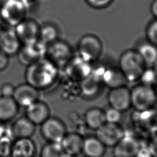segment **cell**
Here are the masks:
<instances>
[{
  "mask_svg": "<svg viewBox=\"0 0 157 157\" xmlns=\"http://www.w3.org/2000/svg\"><path fill=\"white\" fill-rule=\"evenodd\" d=\"M38 97L39 90L26 82L15 87L12 95L18 105L25 107L38 100Z\"/></svg>",
  "mask_w": 157,
  "mask_h": 157,
  "instance_id": "cell-13",
  "label": "cell"
},
{
  "mask_svg": "<svg viewBox=\"0 0 157 157\" xmlns=\"http://www.w3.org/2000/svg\"><path fill=\"white\" fill-rule=\"evenodd\" d=\"M78 85L80 93L83 96L87 98L96 96L103 85L101 78L92 72L79 82Z\"/></svg>",
  "mask_w": 157,
  "mask_h": 157,
  "instance_id": "cell-19",
  "label": "cell"
},
{
  "mask_svg": "<svg viewBox=\"0 0 157 157\" xmlns=\"http://www.w3.org/2000/svg\"><path fill=\"white\" fill-rule=\"evenodd\" d=\"M152 157H157V135L154 136L148 146Z\"/></svg>",
  "mask_w": 157,
  "mask_h": 157,
  "instance_id": "cell-36",
  "label": "cell"
},
{
  "mask_svg": "<svg viewBox=\"0 0 157 157\" xmlns=\"http://www.w3.org/2000/svg\"><path fill=\"white\" fill-rule=\"evenodd\" d=\"M82 152L86 157H102L105 147L96 137H90L83 140Z\"/></svg>",
  "mask_w": 157,
  "mask_h": 157,
  "instance_id": "cell-21",
  "label": "cell"
},
{
  "mask_svg": "<svg viewBox=\"0 0 157 157\" xmlns=\"http://www.w3.org/2000/svg\"><path fill=\"white\" fill-rule=\"evenodd\" d=\"M4 127L1 124V121H0V138L2 137V135L4 133Z\"/></svg>",
  "mask_w": 157,
  "mask_h": 157,
  "instance_id": "cell-39",
  "label": "cell"
},
{
  "mask_svg": "<svg viewBox=\"0 0 157 157\" xmlns=\"http://www.w3.org/2000/svg\"><path fill=\"white\" fill-rule=\"evenodd\" d=\"M146 40L157 47V19L153 18L147 26L145 29Z\"/></svg>",
  "mask_w": 157,
  "mask_h": 157,
  "instance_id": "cell-30",
  "label": "cell"
},
{
  "mask_svg": "<svg viewBox=\"0 0 157 157\" xmlns=\"http://www.w3.org/2000/svg\"><path fill=\"white\" fill-rule=\"evenodd\" d=\"M21 46L14 28H4L0 33V49L10 56L17 55Z\"/></svg>",
  "mask_w": 157,
  "mask_h": 157,
  "instance_id": "cell-14",
  "label": "cell"
},
{
  "mask_svg": "<svg viewBox=\"0 0 157 157\" xmlns=\"http://www.w3.org/2000/svg\"><path fill=\"white\" fill-rule=\"evenodd\" d=\"M60 69L45 58L28 66L25 71L26 82L37 90L46 89L57 80Z\"/></svg>",
  "mask_w": 157,
  "mask_h": 157,
  "instance_id": "cell-1",
  "label": "cell"
},
{
  "mask_svg": "<svg viewBox=\"0 0 157 157\" xmlns=\"http://www.w3.org/2000/svg\"><path fill=\"white\" fill-rule=\"evenodd\" d=\"M12 145L8 139L1 137L0 139V155L2 156H6L8 153H10Z\"/></svg>",
  "mask_w": 157,
  "mask_h": 157,
  "instance_id": "cell-33",
  "label": "cell"
},
{
  "mask_svg": "<svg viewBox=\"0 0 157 157\" xmlns=\"http://www.w3.org/2000/svg\"><path fill=\"white\" fill-rule=\"evenodd\" d=\"M101 82L110 89L126 85L128 83L118 66H105Z\"/></svg>",
  "mask_w": 157,
  "mask_h": 157,
  "instance_id": "cell-16",
  "label": "cell"
},
{
  "mask_svg": "<svg viewBox=\"0 0 157 157\" xmlns=\"http://www.w3.org/2000/svg\"><path fill=\"white\" fill-rule=\"evenodd\" d=\"M92 67L93 64L75 55L62 70L68 79L79 83L91 74Z\"/></svg>",
  "mask_w": 157,
  "mask_h": 157,
  "instance_id": "cell-7",
  "label": "cell"
},
{
  "mask_svg": "<svg viewBox=\"0 0 157 157\" xmlns=\"http://www.w3.org/2000/svg\"><path fill=\"white\" fill-rule=\"evenodd\" d=\"M107 99L110 107L121 112L126 111L131 107V90L127 85L110 89Z\"/></svg>",
  "mask_w": 157,
  "mask_h": 157,
  "instance_id": "cell-12",
  "label": "cell"
},
{
  "mask_svg": "<svg viewBox=\"0 0 157 157\" xmlns=\"http://www.w3.org/2000/svg\"><path fill=\"white\" fill-rule=\"evenodd\" d=\"M41 133L48 142L60 143L67 133L66 126L58 118L49 117L41 124Z\"/></svg>",
  "mask_w": 157,
  "mask_h": 157,
  "instance_id": "cell-11",
  "label": "cell"
},
{
  "mask_svg": "<svg viewBox=\"0 0 157 157\" xmlns=\"http://www.w3.org/2000/svg\"><path fill=\"white\" fill-rule=\"evenodd\" d=\"M36 151L34 143L29 138H20L12 145V157H34Z\"/></svg>",
  "mask_w": 157,
  "mask_h": 157,
  "instance_id": "cell-20",
  "label": "cell"
},
{
  "mask_svg": "<svg viewBox=\"0 0 157 157\" xmlns=\"http://www.w3.org/2000/svg\"><path fill=\"white\" fill-rule=\"evenodd\" d=\"M35 124L27 117L18 118L13 124L12 132L18 139L29 138L34 132Z\"/></svg>",
  "mask_w": 157,
  "mask_h": 157,
  "instance_id": "cell-22",
  "label": "cell"
},
{
  "mask_svg": "<svg viewBox=\"0 0 157 157\" xmlns=\"http://www.w3.org/2000/svg\"><path fill=\"white\" fill-rule=\"evenodd\" d=\"M147 66H152L157 59V47L148 42L140 43L136 48Z\"/></svg>",
  "mask_w": 157,
  "mask_h": 157,
  "instance_id": "cell-25",
  "label": "cell"
},
{
  "mask_svg": "<svg viewBox=\"0 0 157 157\" xmlns=\"http://www.w3.org/2000/svg\"><path fill=\"white\" fill-rule=\"evenodd\" d=\"M84 139L77 132L66 133L60 144L67 156H77L82 152Z\"/></svg>",
  "mask_w": 157,
  "mask_h": 157,
  "instance_id": "cell-17",
  "label": "cell"
},
{
  "mask_svg": "<svg viewBox=\"0 0 157 157\" xmlns=\"http://www.w3.org/2000/svg\"><path fill=\"white\" fill-rule=\"evenodd\" d=\"M136 157H152L148 147H140Z\"/></svg>",
  "mask_w": 157,
  "mask_h": 157,
  "instance_id": "cell-37",
  "label": "cell"
},
{
  "mask_svg": "<svg viewBox=\"0 0 157 157\" xmlns=\"http://www.w3.org/2000/svg\"><path fill=\"white\" fill-rule=\"evenodd\" d=\"M139 113L138 123L150 132L157 131V112L153 109Z\"/></svg>",
  "mask_w": 157,
  "mask_h": 157,
  "instance_id": "cell-27",
  "label": "cell"
},
{
  "mask_svg": "<svg viewBox=\"0 0 157 157\" xmlns=\"http://www.w3.org/2000/svg\"><path fill=\"white\" fill-rule=\"evenodd\" d=\"M75 55L72 46L60 39L48 44L45 58L62 70Z\"/></svg>",
  "mask_w": 157,
  "mask_h": 157,
  "instance_id": "cell-6",
  "label": "cell"
},
{
  "mask_svg": "<svg viewBox=\"0 0 157 157\" xmlns=\"http://www.w3.org/2000/svg\"><path fill=\"white\" fill-rule=\"evenodd\" d=\"M131 102L137 112L153 108L157 102V91L155 87L139 83L131 89Z\"/></svg>",
  "mask_w": 157,
  "mask_h": 157,
  "instance_id": "cell-5",
  "label": "cell"
},
{
  "mask_svg": "<svg viewBox=\"0 0 157 157\" xmlns=\"http://www.w3.org/2000/svg\"><path fill=\"white\" fill-rule=\"evenodd\" d=\"M60 143L48 142L42 147L40 157H67Z\"/></svg>",
  "mask_w": 157,
  "mask_h": 157,
  "instance_id": "cell-28",
  "label": "cell"
},
{
  "mask_svg": "<svg viewBox=\"0 0 157 157\" xmlns=\"http://www.w3.org/2000/svg\"><path fill=\"white\" fill-rule=\"evenodd\" d=\"M118 67L129 83L139 81L147 66L136 49L131 48L121 53Z\"/></svg>",
  "mask_w": 157,
  "mask_h": 157,
  "instance_id": "cell-2",
  "label": "cell"
},
{
  "mask_svg": "<svg viewBox=\"0 0 157 157\" xmlns=\"http://www.w3.org/2000/svg\"><path fill=\"white\" fill-rule=\"evenodd\" d=\"M9 56L0 49V72L6 69L9 64Z\"/></svg>",
  "mask_w": 157,
  "mask_h": 157,
  "instance_id": "cell-35",
  "label": "cell"
},
{
  "mask_svg": "<svg viewBox=\"0 0 157 157\" xmlns=\"http://www.w3.org/2000/svg\"><path fill=\"white\" fill-rule=\"evenodd\" d=\"M26 113L34 124H41L50 117V109L45 102L37 100L26 107Z\"/></svg>",
  "mask_w": 157,
  "mask_h": 157,
  "instance_id": "cell-18",
  "label": "cell"
},
{
  "mask_svg": "<svg viewBox=\"0 0 157 157\" xmlns=\"http://www.w3.org/2000/svg\"><path fill=\"white\" fill-rule=\"evenodd\" d=\"M85 120L88 127L94 130L98 129L106 122L104 111L98 107L88 109L85 113Z\"/></svg>",
  "mask_w": 157,
  "mask_h": 157,
  "instance_id": "cell-26",
  "label": "cell"
},
{
  "mask_svg": "<svg viewBox=\"0 0 157 157\" xmlns=\"http://www.w3.org/2000/svg\"><path fill=\"white\" fill-rule=\"evenodd\" d=\"M150 10L153 18L157 19V0H153L150 6Z\"/></svg>",
  "mask_w": 157,
  "mask_h": 157,
  "instance_id": "cell-38",
  "label": "cell"
},
{
  "mask_svg": "<svg viewBox=\"0 0 157 157\" xmlns=\"http://www.w3.org/2000/svg\"><path fill=\"white\" fill-rule=\"evenodd\" d=\"M67 157H79V156L77 155V156H67Z\"/></svg>",
  "mask_w": 157,
  "mask_h": 157,
  "instance_id": "cell-43",
  "label": "cell"
},
{
  "mask_svg": "<svg viewBox=\"0 0 157 157\" xmlns=\"http://www.w3.org/2000/svg\"><path fill=\"white\" fill-rule=\"evenodd\" d=\"M152 67H153V68L155 69V71H156V74H157V59H156V61L155 62V63L153 64Z\"/></svg>",
  "mask_w": 157,
  "mask_h": 157,
  "instance_id": "cell-40",
  "label": "cell"
},
{
  "mask_svg": "<svg viewBox=\"0 0 157 157\" xmlns=\"http://www.w3.org/2000/svg\"><path fill=\"white\" fill-rule=\"evenodd\" d=\"M86 4L92 9L102 10L108 7L114 0H84Z\"/></svg>",
  "mask_w": 157,
  "mask_h": 157,
  "instance_id": "cell-32",
  "label": "cell"
},
{
  "mask_svg": "<svg viewBox=\"0 0 157 157\" xmlns=\"http://www.w3.org/2000/svg\"><path fill=\"white\" fill-rule=\"evenodd\" d=\"M139 81L140 83L154 87L157 85V74L152 66H147Z\"/></svg>",
  "mask_w": 157,
  "mask_h": 157,
  "instance_id": "cell-29",
  "label": "cell"
},
{
  "mask_svg": "<svg viewBox=\"0 0 157 157\" xmlns=\"http://www.w3.org/2000/svg\"><path fill=\"white\" fill-rule=\"evenodd\" d=\"M28 5L21 0H5L0 5V19L10 28H15L27 17Z\"/></svg>",
  "mask_w": 157,
  "mask_h": 157,
  "instance_id": "cell-3",
  "label": "cell"
},
{
  "mask_svg": "<svg viewBox=\"0 0 157 157\" xmlns=\"http://www.w3.org/2000/svg\"><path fill=\"white\" fill-rule=\"evenodd\" d=\"M47 45L40 40L36 42L21 45L17 55L19 62L25 66H28L39 60L45 58Z\"/></svg>",
  "mask_w": 157,
  "mask_h": 157,
  "instance_id": "cell-8",
  "label": "cell"
},
{
  "mask_svg": "<svg viewBox=\"0 0 157 157\" xmlns=\"http://www.w3.org/2000/svg\"><path fill=\"white\" fill-rule=\"evenodd\" d=\"M23 1L25 3H26L28 6V3H30V2H32L33 1H34L35 0H21Z\"/></svg>",
  "mask_w": 157,
  "mask_h": 157,
  "instance_id": "cell-41",
  "label": "cell"
},
{
  "mask_svg": "<svg viewBox=\"0 0 157 157\" xmlns=\"http://www.w3.org/2000/svg\"><path fill=\"white\" fill-rule=\"evenodd\" d=\"M58 26L53 22L46 21L40 25L39 40L47 45L59 38Z\"/></svg>",
  "mask_w": 157,
  "mask_h": 157,
  "instance_id": "cell-24",
  "label": "cell"
},
{
  "mask_svg": "<svg viewBox=\"0 0 157 157\" xmlns=\"http://www.w3.org/2000/svg\"><path fill=\"white\" fill-rule=\"evenodd\" d=\"M40 25L36 19L26 17L13 28L21 45L32 44L39 40Z\"/></svg>",
  "mask_w": 157,
  "mask_h": 157,
  "instance_id": "cell-9",
  "label": "cell"
},
{
  "mask_svg": "<svg viewBox=\"0 0 157 157\" xmlns=\"http://www.w3.org/2000/svg\"><path fill=\"white\" fill-rule=\"evenodd\" d=\"M3 29H4V28H3L1 26V25H0V33H1V31L3 30Z\"/></svg>",
  "mask_w": 157,
  "mask_h": 157,
  "instance_id": "cell-42",
  "label": "cell"
},
{
  "mask_svg": "<svg viewBox=\"0 0 157 157\" xmlns=\"http://www.w3.org/2000/svg\"><path fill=\"white\" fill-rule=\"evenodd\" d=\"M96 131V137L106 147H113L125 135L118 123L105 122Z\"/></svg>",
  "mask_w": 157,
  "mask_h": 157,
  "instance_id": "cell-10",
  "label": "cell"
},
{
  "mask_svg": "<svg viewBox=\"0 0 157 157\" xmlns=\"http://www.w3.org/2000/svg\"><path fill=\"white\" fill-rule=\"evenodd\" d=\"M15 86L10 83H4L1 88V96L12 97L13 93L15 90Z\"/></svg>",
  "mask_w": 157,
  "mask_h": 157,
  "instance_id": "cell-34",
  "label": "cell"
},
{
  "mask_svg": "<svg viewBox=\"0 0 157 157\" xmlns=\"http://www.w3.org/2000/svg\"><path fill=\"white\" fill-rule=\"evenodd\" d=\"M18 105L12 97L0 96V121L12 119L18 112Z\"/></svg>",
  "mask_w": 157,
  "mask_h": 157,
  "instance_id": "cell-23",
  "label": "cell"
},
{
  "mask_svg": "<svg viewBox=\"0 0 157 157\" xmlns=\"http://www.w3.org/2000/svg\"><path fill=\"white\" fill-rule=\"evenodd\" d=\"M104 113L106 122L111 123H118V122L121 119L122 112L110 107V108L104 111Z\"/></svg>",
  "mask_w": 157,
  "mask_h": 157,
  "instance_id": "cell-31",
  "label": "cell"
},
{
  "mask_svg": "<svg viewBox=\"0 0 157 157\" xmlns=\"http://www.w3.org/2000/svg\"><path fill=\"white\" fill-rule=\"evenodd\" d=\"M77 55L91 64L99 61L103 52V43L94 34H86L82 36L77 43Z\"/></svg>",
  "mask_w": 157,
  "mask_h": 157,
  "instance_id": "cell-4",
  "label": "cell"
},
{
  "mask_svg": "<svg viewBox=\"0 0 157 157\" xmlns=\"http://www.w3.org/2000/svg\"><path fill=\"white\" fill-rule=\"evenodd\" d=\"M140 145L133 137L124 135L113 147L115 157H136Z\"/></svg>",
  "mask_w": 157,
  "mask_h": 157,
  "instance_id": "cell-15",
  "label": "cell"
}]
</instances>
